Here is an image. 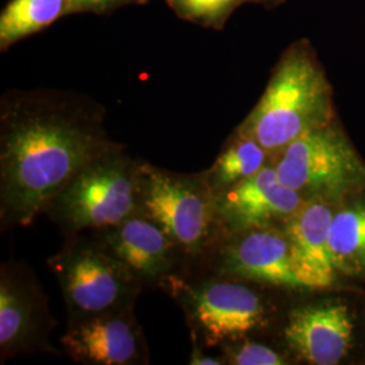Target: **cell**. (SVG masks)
<instances>
[{
	"label": "cell",
	"mask_w": 365,
	"mask_h": 365,
	"mask_svg": "<svg viewBox=\"0 0 365 365\" xmlns=\"http://www.w3.org/2000/svg\"><path fill=\"white\" fill-rule=\"evenodd\" d=\"M191 336V354L188 364L191 365H222L226 364L223 357H212L203 351V344L196 337L195 333L190 330Z\"/></svg>",
	"instance_id": "cell-21"
},
{
	"label": "cell",
	"mask_w": 365,
	"mask_h": 365,
	"mask_svg": "<svg viewBox=\"0 0 365 365\" xmlns=\"http://www.w3.org/2000/svg\"><path fill=\"white\" fill-rule=\"evenodd\" d=\"M66 300L68 322L135 306L144 282L93 237L66 235L48 260Z\"/></svg>",
	"instance_id": "cell-4"
},
{
	"label": "cell",
	"mask_w": 365,
	"mask_h": 365,
	"mask_svg": "<svg viewBox=\"0 0 365 365\" xmlns=\"http://www.w3.org/2000/svg\"><path fill=\"white\" fill-rule=\"evenodd\" d=\"M215 250V276L271 287L300 289L291 247L282 226L223 235Z\"/></svg>",
	"instance_id": "cell-9"
},
{
	"label": "cell",
	"mask_w": 365,
	"mask_h": 365,
	"mask_svg": "<svg viewBox=\"0 0 365 365\" xmlns=\"http://www.w3.org/2000/svg\"><path fill=\"white\" fill-rule=\"evenodd\" d=\"M334 120L333 91L310 41L299 39L282 54L248 117L237 128L274 156L307 131Z\"/></svg>",
	"instance_id": "cell-2"
},
{
	"label": "cell",
	"mask_w": 365,
	"mask_h": 365,
	"mask_svg": "<svg viewBox=\"0 0 365 365\" xmlns=\"http://www.w3.org/2000/svg\"><path fill=\"white\" fill-rule=\"evenodd\" d=\"M56 327L49 300L30 268L3 262L0 268L1 363L22 353L52 351L48 339Z\"/></svg>",
	"instance_id": "cell-8"
},
{
	"label": "cell",
	"mask_w": 365,
	"mask_h": 365,
	"mask_svg": "<svg viewBox=\"0 0 365 365\" xmlns=\"http://www.w3.org/2000/svg\"><path fill=\"white\" fill-rule=\"evenodd\" d=\"M92 237L125 262L145 286H160L168 276L178 274L182 259L187 257L163 227L143 214L93 230Z\"/></svg>",
	"instance_id": "cell-12"
},
{
	"label": "cell",
	"mask_w": 365,
	"mask_h": 365,
	"mask_svg": "<svg viewBox=\"0 0 365 365\" xmlns=\"http://www.w3.org/2000/svg\"><path fill=\"white\" fill-rule=\"evenodd\" d=\"M149 0H68L66 15L95 14L106 15L128 6H144Z\"/></svg>",
	"instance_id": "cell-20"
},
{
	"label": "cell",
	"mask_w": 365,
	"mask_h": 365,
	"mask_svg": "<svg viewBox=\"0 0 365 365\" xmlns=\"http://www.w3.org/2000/svg\"><path fill=\"white\" fill-rule=\"evenodd\" d=\"M334 211L327 200L307 199L283 226L302 287L324 289L337 279L330 250V225Z\"/></svg>",
	"instance_id": "cell-14"
},
{
	"label": "cell",
	"mask_w": 365,
	"mask_h": 365,
	"mask_svg": "<svg viewBox=\"0 0 365 365\" xmlns=\"http://www.w3.org/2000/svg\"><path fill=\"white\" fill-rule=\"evenodd\" d=\"M271 164L279 180L306 199H336L365 188V164L334 120L289 143Z\"/></svg>",
	"instance_id": "cell-7"
},
{
	"label": "cell",
	"mask_w": 365,
	"mask_h": 365,
	"mask_svg": "<svg viewBox=\"0 0 365 365\" xmlns=\"http://www.w3.org/2000/svg\"><path fill=\"white\" fill-rule=\"evenodd\" d=\"M307 199L279 180L269 163L260 172L215 195L222 235L253 227L283 226Z\"/></svg>",
	"instance_id": "cell-11"
},
{
	"label": "cell",
	"mask_w": 365,
	"mask_h": 365,
	"mask_svg": "<svg viewBox=\"0 0 365 365\" xmlns=\"http://www.w3.org/2000/svg\"><path fill=\"white\" fill-rule=\"evenodd\" d=\"M330 250L339 274H365V202H356L334 212Z\"/></svg>",
	"instance_id": "cell-17"
},
{
	"label": "cell",
	"mask_w": 365,
	"mask_h": 365,
	"mask_svg": "<svg viewBox=\"0 0 365 365\" xmlns=\"http://www.w3.org/2000/svg\"><path fill=\"white\" fill-rule=\"evenodd\" d=\"M223 360L226 364L233 365H286L289 364L287 357L274 351V348L249 341L238 339L223 344L221 346Z\"/></svg>",
	"instance_id": "cell-19"
},
{
	"label": "cell",
	"mask_w": 365,
	"mask_h": 365,
	"mask_svg": "<svg viewBox=\"0 0 365 365\" xmlns=\"http://www.w3.org/2000/svg\"><path fill=\"white\" fill-rule=\"evenodd\" d=\"M140 214L163 227L187 257L203 255L222 237L215 194L203 172L176 173L143 161Z\"/></svg>",
	"instance_id": "cell-5"
},
{
	"label": "cell",
	"mask_w": 365,
	"mask_h": 365,
	"mask_svg": "<svg viewBox=\"0 0 365 365\" xmlns=\"http://www.w3.org/2000/svg\"><path fill=\"white\" fill-rule=\"evenodd\" d=\"M143 160L125 145L92 160L54 196L45 215L64 235L93 232L125 221L141 207Z\"/></svg>",
	"instance_id": "cell-3"
},
{
	"label": "cell",
	"mask_w": 365,
	"mask_h": 365,
	"mask_svg": "<svg viewBox=\"0 0 365 365\" xmlns=\"http://www.w3.org/2000/svg\"><path fill=\"white\" fill-rule=\"evenodd\" d=\"M60 344L78 364H149L148 342L134 306L68 322Z\"/></svg>",
	"instance_id": "cell-10"
},
{
	"label": "cell",
	"mask_w": 365,
	"mask_h": 365,
	"mask_svg": "<svg viewBox=\"0 0 365 365\" xmlns=\"http://www.w3.org/2000/svg\"><path fill=\"white\" fill-rule=\"evenodd\" d=\"M352 315L339 302L300 306L288 314L284 339L298 359L313 365H334L352 344Z\"/></svg>",
	"instance_id": "cell-13"
},
{
	"label": "cell",
	"mask_w": 365,
	"mask_h": 365,
	"mask_svg": "<svg viewBox=\"0 0 365 365\" xmlns=\"http://www.w3.org/2000/svg\"><path fill=\"white\" fill-rule=\"evenodd\" d=\"M178 18L197 26L223 30L237 9L256 4L268 10L276 9L286 0H165Z\"/></svg>",
	"instance_id": "cell-18"
},
{
	"label": "cell",
	"mask_w": 365,
	"mask_h": 365,
	"mask_svg": "<svg viewBox=\"0 0 365 365\" xmlns=\"http://www.w3.org/2000/svg\"><path fill=\"white\" fill-rule=\"evenodd\" d=\"M123 146L106 129L105 107L56 88L11 90L0 99L1 229L26 227L92 160Z\"/></svg>",
	"instance_id": "cell-1"
},
{
	"label": "cell",
	"mask_w": 365,
	"mask_h": 365,
	"mask_svg": "<svg viewBox=\"0 0 365 365\" xmlns=\"http://www.w3.org/2000/svg\"><path fill=\"white\" fill-rule=\"evenodd\" d=\"M68 0H11L0 14V51L31 37L66 16Z\"/></svg>",
	"instance_id": "cell-16"
},
{
	"label": "cell",
	"mask_w": 365,
	"mask_h": 365,
	"mask_svg": "<svg viewBox=\"0 0 365 365\" xmlns=\"http://www.w3.org/2000/svg\"><path fill=\"white\" fill-rule=\"evenodd\" d=\"M271 163V155L256 140L235 129L225 143L218 157L203 175L217 195L260 172Z\"/></svg>",
	"instance_id": "cell-15"
},
{
	"label": "cell",
	"mask_w": 365,
	"mask_h": 365,
	"mask_svg": "<svg viewBox=\"0 0 365 365\" xmlns=\"http://www.w3.org/2000/svg\"><path fill=\"white\" fill-rule=\"evenodd\" d=\"M247 280L214 276L202 282L170 274L161 284L182 307L188 329L199 341L215 348L247 339L267 322V304Z\"/></svg>",
	"instance_id": "cell-6"
}]
</instances>
